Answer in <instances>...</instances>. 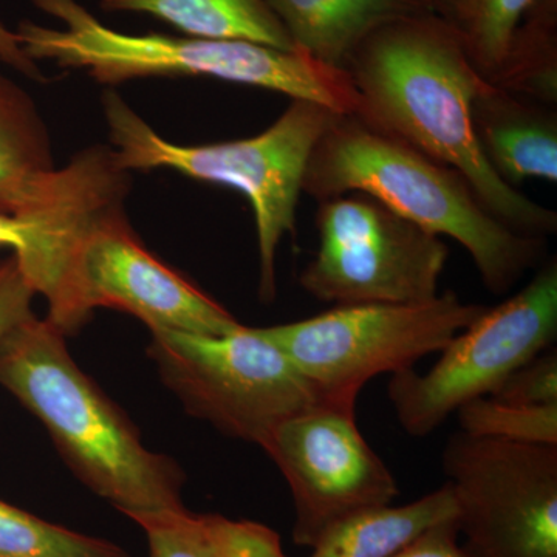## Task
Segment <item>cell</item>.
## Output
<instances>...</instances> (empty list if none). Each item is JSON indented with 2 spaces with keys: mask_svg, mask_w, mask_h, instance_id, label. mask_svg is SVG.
<instances>
[{
  "mask_svg": "<svg viewBox=\"0 0 557 557\" xmlns=\"http://www.w3.org/2000/svg\"><path fill=\"white\" fill-rule=\"evenodd\" d=\"M110 148L127 172L172 170L200 182L228 186L247 197L259 247V298L277 295L281 242L295 233L296 208L311 150L332 123V110L292 100L285 112L256 137L183 146L161 137L115 90L102 95Z\"/></svg>",
  "mask_w": 557,
  "mask_h": 557,
  "instance_id": "obj_5",
  "label": "cell"
},
{
  "mask_svg": "<svg viewBox=\"0 0 557 557\" xmlns=\"http://www.w3.org/2000/svg\"><path fill=\"white\" fill-rule=\"evenodd\" d=\"M129 185L109 160L87 161L57 199L27 211L0 212V248L13 258L36 295L51 306L60 296L79 242L124 208Z\"/></svg>",
  "mask_w": 557,
  "mask_h": 557,
  "instance_id": "obj_13",
  "label": "cell"
},
{
  "mask_svg": "<svg viewBox=\"0 0 557 557\" xmlns=\"http://www.w3.org/2000/svg\"><path fill=\"white\" fill-rule=\"evenodd\" d=\"M487 307L448 292L416 304L338 306L318 317L262 329L317 387L325 405L357 408L361 388L383 373L440 354Z\"/></svg>",
  "mask_w": 557,
  "mask_h": 557,
  "instance_id": "obj_6",
  "label": "cell"
},
{
  "mask_svg": "<svg viewBox=\"0 0 557 557\" xmlns=\"http://www.w3.org/2000/svg\"><path fill=\"white\" fill-rule=\"evenodd\" d=\"M449 519H457V504L446 482L412 504L387 505L344 520L319 539L310 557H388L421 531Z\"/></svg>",
  "mask_w": 557,
  "mask_h": 557,
  "instance_id": "obj_19",
  "label": "cell"
},
{
  "mask_svg": "<svg viewBox=\"0 0 557 557\" xmlns=\"http://www.w3.org/2000/svg\"><path fill=\"white\" fill-rule=\"evenodd\" d=\"M443 472L469 557H557V445L457 432Z\"/></svg>",
  "mask_w": 557,
  "mask_h": 557,
  "instance_id": "obj_10",
  "label": "cell"
},
{
  "mask_svg": "<svg viewBox=\"0 0 557 557\" xmlns=\"http://www.w3.org/2000/svg\"><path fill=\"white\" fill-rule=\"evenodd\" d=\"M295 49L322 64L346 70L372 33L424 13L412 0H267Z\"/></svg>",
  "mask_w": 557,
  "mask_h": 557,
  "instance_id": "obj_16",
  "label": "cell"
},
{
  "mask_svg": "<svg viewBox=\"0 0 557 557\" xmlns=\"http://www.w3.org/2000/svg\"><path fill=\"white\" fill-rule=\"evenodd\" d=\"M0 557H132L104 539L47 522L0 498Z\"/></svg>",
  "mask_w": 557,
  "mask_h": 557,
  "instance_id": "obj_21",
  "label": "cell"
},
{
  "mask_svg": "<svg viewBox=\"0 0 557 557\" xmlns=\"http://www.w3.org/2000/svg\"><path fill=\"white\" fill-rule=\"evenodd\" d=\"M362 193L467 249L483 285L504 296L544 259L547 240L494 218L460 172L369 126L335 115L311 150L302 194L322 201Z\"/></svg>",
  "mask_w": 557,
  "mask_h": 557,
  "instance_id": "obj_3",
  "label": "cell"
},
{
  "mask_svg": "<svg viewBox=\"0 0 557 557\" xmlns=\"http://www.w3.org/2000/svg\"><path fill=\"white\" fill-rule=\"evenodd\" d=\"M148 537L150 557H287L281 537L251 520L186 508L127 516Z\"/></svg>",
  "mask_w": 557,
  "mask_h": 557,
  "instance_id": "obj_17",
  "label": "cell"
},
{
  "mask_svg": "<svg viewBox=\"0 0 557 557\" xmlns=\"http://www.w3.org/2000/svg\"><path fill=\"white\" fill-rule=\"evenodd\" d=\"M100 9L148 14L190 38L248 40L298 50L267 0H100Z\"/></svg>",
  "mask_w": 557,
  "mask_h": 557,
  "instance_id": "obj_18",
  "label": "cell"
},
{
  "mask_svg": "<svg viewBox=\"0 0 557 557\" xmlns=\"http://www.w3.org/2000/svg\"><path fill=\"white\" fill-rule=\"evenodd\" d=\"M0 387L47 429L84 485L124 516L185 508V475L76 366L49 319H25L0 339Z\"/></svg>",
  "mask_w": 557,
  "mask_h": 557,
  "instance_id": "obj_2",
  "label": "cell"
},
{
  "mask_svg": "<svg viewBox=\"0 0 557 557\" xmlns=\"http://www.w3.org/2000/svg\"><path fill=\"white\" fill-rule=\"evenodd\" d=\"M456 413L460 431L471 437L557 445V405L525 408L480 397Z\"/></svg>",
  "mask_w": 557,
  "mask_h": 557,
  "instance_id": "obj_22",
  "label": "cell"
},
{
  "mask_svg": "<svg viewBox=\"0 0 557 557\" xmlns=\"http://www.w3.org/2000/svg\"><path fill=\"white\" fill-rule=\"evenodd\" d=\"M346 72L357 91L354 115L460 172L509 228L556 234L557 212L498 178L480 152L471 104L483 79L456 28L428 13L401 17L372 33Z\"/></svg>",
  "mask_w": 557,
  "mask_h": 557,
  "instance_id": "obj_1",
  "label": "cell"
},
{
  "mask_svg": "<svg viewBox=\"0 0 557 557\" xmlns=\"http://www.w3.org/2000/svg\"><path fill=\"white\" fill-rule=\"evenodd\" d=\"M78 156L57 168L50 132L27 90L0 72V212L57 199L78 172Z\"/></svg>",
  "mask_w": 557,
  "mask_h": 557,
  "instance_id": "obj_15",
  "label": "cell"
},
{
  "mask_svg": "<svg viewBox=\"0 0 557 557\" xmlns=\"http://www.w3.org/2000/svg\"><path fill=\"white\" fill-rule=\"evenodd\" d=\"M149 357L190 416L262 446L289 418L325 405L262 329L225 335L153 332Z\"/></svg>",
  "mask_w": 557,
  "mask_h": 557,
  "instance_id": "obj_7",
  "label": "cell"
},
{
  "mask_svg": "<svg viewBox=\"0 0 557 557\" xmlns=\"http://www.w3.org/2000/svg\"><path fill=\"white\" fill-rule=\"evenodd\" d=\"M498 403L511 406L557 405V351H542L519 366L490 395Z\"/></svg>",
  "mask_w": 557,
  "mask_h": 557,
  "instance_id": "obj_23",
  "label": "cell"
},
{
  "mask_svg": "<svg viewBox=\"0 0 557 557\" xmlns=\"http://www.w3.org/2000/svg\"><path fill=\"white\" fill-rule=\"evenodd\" d=\"M35 296L13 256L0 263V339L35 314L32 310Z\"/></svg>",
  "mask_w": 557,
  "mask_h": 557,
  "instance_id": "obj_24",
  "label": "cell"
},
{
  "mask_svg": "<svg viewBox=\"0 0 557 557\" xmlns=\"http://www.w3.org/2000/svg\"><path fill=\"white\" fill-rule=\"evenodd\" d=\"M471 123L483 159L511 188L530 178L557 182V106L483 81Z\"/></svg>",
  "mask_w": 557,
  "mask_h": 557,
  "instance_id": "obj_14",
  "label": "cell"
},
{
  "mask_svg": "<svg viewBox=\"0 0 557 557\" xmlns=\"http://www.w3.org/2000/svg\"><path fill=\"white\" fill-rule=\"evenodd\" d=\"M62 27L33 21L17 25L24 53L38 64L83 70L102 86L156 76H205L314 102L338 115L357 112V91L346 70L330 67L300 50L248 40L132 35L102 24L78 0H32Z\"/></svg>",
  "mask_w": 557,
  "mask_h": 557,
  "instance_id": "obj_4",
  "label": "cell"
},
{
  "mask_svg": "<svg viewBox=\"0 0 557 557\" xmlns=\"http://www.w3.org/2000/svg\"><path fill=\"white\" fill-rule=\"evenodd\" d=\"M557 336V260L542 263L528 285L446 344L438 361L421 375L392 373L387 397L399 426L423 438L461 406L490 397L512 370L537 357Z\"/></svg>",
  "mask_w": 557,
  "mask_h": 557,
  "instance_id": "obj_8",
  "label": "cell"
},
{
  "mask_svg": "<svg viewBox=\"0 0 557 557\" xmlns=\"http://www.w3.org/2000/svg\"><path fill=\"white\" fill-rule=\"evenodd\" d=\"M548 0H475L465 50L480 78L497 86L504 76L516 40Z\"/></svg>",
  "mask_w": 557,
  "mask_h": 557,
  "instance_id": "obj_20",
  "label": "cell"
},
{
  "mask_svg": "<svg viewBox=\"0 0 557 557\" xmlns=\"http://www.w3.org/2000/svg\"><path fill=\"white\" fill-rule=\"evenodd\" d=\"M319 245L300 287L338 306L416 304L438 296L449 249L368 194L319 201Z\"/></svg>",
  "mask_w": 557,
  "mask_h": 557,
  "instance_id": "obj_9",
  "label": "cell"
},
{
  "mask_svg": "<svg viewBox=\"0 0 557 557\" xmlns=\"http://www.w3.org/2000/svg\"><path fill=\"white\" fill-rule=\"evenodd\" d=\"M424 13L445 21L458 33L467 30L474 11L475 0H412Z\"/></svg>",
  "mask_w": 557,
  "mask_h": 557,
  "instance_id": "obj_27",
  "label": "cell"
},
{
  "mask_svg": "<svg viewBox=\"0 0 557 557\" xmlns=\"http://www.w3.org/2000/svg\"><path fill=\"white\" fill-rule=\"evenodd\" d=\"M260 448L287 480L300 547L397 497V480L362 437L355 408L319 405L284 421Z\"/></svg>",
  "mask_w": 557,
  "mask_h": 557,
  "instance_id": "obj_12",
  "label": "cell"
},
{
  "mask_svg": "<svg viewBox=\"0 0 557 557\" xmlns=\"http://www.w3.org/2000/svg\"><path fill=\"white\" fill-rule=\"evenodd\" d=\"M457 519L443 520L421 531L417 537L408 542L388 557H469L461 545H458Z\"/></svg>",
  "mask_w": 557,
  "mask_h": 557,
  "instance_id": "obj_25",
  "label": "cell"
},
{
  "mask_svg": "<svg viewBox=\"0 0 557 557\" xmlns=\"http://www.w3.org/2000/svg\"><path fill=\"white\" fill-rule=\"evenodd\" d=\"M97 309L126 311L153 332L225 335L240 322L207 293L150 255L126 212L101 220L73 256L67 281L49 321L75 335Z\"/></svg>",
  "mask_w": 557,
  "mask_h": 557,
  "instance_id": "obj_11",
  "label": "cell"
},
{
  "mask_svg": "<svg viewBox=\"0 0 557 557\" xmlns=\"http://www.w3.org/2000/svg\"><path fill=\"white\" fill-rule=\"evenodd\" d=\"M0 62L16 70L21 75L35 81H46V76L40 72L39 65L32 61L22 50L16 33L10 30L2 21H0Z\"/></svg>",
  "mask_w": 557,
  "mask_h": 557,
  "instance_id": "obj_26",
  "label": "cell"
}]
</instances>
